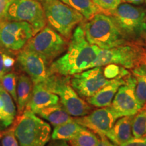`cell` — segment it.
Wrapping results in <instances>:
<instances>
[{"label": "cell", "instance_id": "obj_1", "mask_svg": "<svg viewBox=\"0 0 146 146\" xmlns=\"http://www.w3.org/2000/svg\"><path fill=\"white\" fill-rule=\"evenodd\" d=\"M65 54L49 66V74L72 76L93 68L100 48L87 41L81 23L74 29Z\"/></svg>", "mask_w": 146, "mask_h": 146}, {"label": "cell", "instance_id": "obj_2", "mask_svg": "<svg viewBox=\"0 0 146 146\" xmlns=\"http://www.w3.org/2000/svg\"><path fill=\"white\" fill-rule=\"evenodd\" d=\"M81 25L87 41L102 50L131 43L126 39L110 14L99 12Z\"/></svg>", "mask_w": 146, "mask_h": 146}, {"label": "cell", "instance_id": "obj_3", "mask_svg": "<svg viewBox=\"0 0 146 146\" xmlns=\"http://www.w3.org/2000/svg\"><path fill=\"white\" fill-rule=\"evenodd\" d=\"M14 134L19 146H45L52 137L50 124L26 108L14 121Z\"/></svg>", "mask_w": 146, "mask_h": 146}, {"label": "cell", "instance_id": "obj_4", "mask_svg": "<svg viewBox=\"0 0 146 146\" xmlns=\"http://www.w3.org/2000/svg\"><path fill=\"white\" fill-rule=\"evenodd\" d=\"M109 14L128 41L146 45V10L125 3L120 4Z\"/></svg>", "mask_w": 146, "mask_h": 146}, {"label": "cell", "instance_id": "obj_5", "mask_svg": "<svg viewBox=\"0 0 146 146\" xmlns=\"http://www.w3.org/2000/svg\"><path fill=\"white\" fill-rule=\"evenodd\" d=\"M51 92L59 97L60 103L70 116L82 117L92 111L88 102L78 96L70 85V76L50 74L41 83Z\"/></svg>", "mask_w": 146, "mask_h": 146}, {"label": "cell", "instance_id": "obj_6", "mask_svg": "<svg viewBox=\"0 0 146 146\" xmlns=\"http://www.w3.org/2000/svg\"><path fill=\"white\" fill-rule=\"evenodd\" d=\"M47 23L56 31L69 40L78 25L85 21L81 13L61 0H42Z\"/></svg>", "mask_w": 146, "mask_h": 146}, {"label": "cell", "instance_id": "obj_7", "mask_svg": "<svg viewBox=\"0 0 146 146\" xmlns=\"http://www.w3.org/2000/svg\"><path fill=\"white\" fill-rule=\"evenodd\" d=\"M145 46L141 44L131 43L108 50L100 49L93 68L114 64L132 70L140 65L146 64Z\"/></svg>", "mask_w": 146, "mask_h": 146}, {"label": "cell", "instance_id": "obj_8", "mask_svg": "<svg viewBox=\"0 0 146 146\" xmlns=\"http://www.w3.org/2000/svg\"><path fill=\"white\" fill-rule=\"evenodd\" d=\"M68 45V40L52 27L45 26L29 40L24 48L39 54L50 65L66 50Z\"/></svg>", "mask_w": 146, "mask_h": 146}, {"label": "cell", "instance_id": "obj_9", "mask_svg": "<svg viewBox=\"0 0 146 146\" xmlns=\"http://www.w3.org/2000/svg\"><path fill=\"white\" fill-rule=\"evenodd\" d=\"M3 20L27 22L33 27L35 35L47 25L43 5L36 0H10Z\"/></svg>", "mask_w": 146, "mask_h": 146}, {"label": "cell", "instance_id": "obj_10", "mask_svg": "<svg viewBox=\"0 0 146 146\" xmlns=\"http://www.w3.org/2000/svg\"><path fill=\"white\" fill-rule=\"evenodd\" d=\"M35 35L33 27L24 21H0V48L7 52H19Z\"/></svg>", "mask_w": 146, "mask_h": 146}, {"label": "cell", "instance_id": "obj_11", "mask_svg": "<svg viewBox=\"0 0 146 146\" xmlns=\"http://www.w3.org/2000/svg\"><path fill=\"white\" fill-rule=\"evenodd\" d=\"M112 80L105 78L103 67L97 66L70 76V85L81 98L93 96Z\"/></svg>", "mask_w": 146, "mask_h": 146}, {"label": "cell", "instance_id": "obj_12", "mask_svg": "<svg viewBox=\"0 0 146 146\" xmlns=\"http://www.w3.org/2000/svg\"><path fill=\"white\" fill-rule=\"evenodd\" d=\"M111 106L95 110L89 114L74 118L76 123L92 131L100 137H106L119 118Z\"/></svg>", "mask_w": 146, "mask_h": 146}, {"label": "cell", "instance_id": "obj_13", "mask_svg": "<svg viewBox=\"0 0 146 146\" xmlns=\"http://www.w3.org/2000/svg\"><path fill=\"white\" fill-rule=\"evenodd\" d=\"M136 79L132 74L125 78V83L120 87L115 95L111 106L120 118L135 116L141 108L135 96Z\"/></svg>", "mask_w": 146, "mask_h": 146}, {"label": "cell", "instance_id": "obj_14", "mask_svg": "<svg viewBox=\"0 0 146 146\" xmlns=\"http://www.w3.org/2000/svg\"><path fill=\"white\" fill-rule=\"evenodd\" d=\"M17 62L22 70L32 80L33 85L43 83L50 75V64L44 58L33 51L23 48L18 52Z\"/></svg>", "mask_w": 146, "mask_h": 146}, {"label": "cell", "instance_id": "obj_15", "mask_svg": "<svg viewBox=\"0 0 146 146\" xmlns=\"http://www.w3.org/2000/svg\"><path fill=\"white\" fill-rule=\"evenodd\" d=\"M60 103L58 96L51 92L41 83L33 85L32 95L26 108L35 113L39 110Z\"/></svg>", "mask_w": 146, "mask_h": 146}, {"label": "cell", "instance_id": "obj_16", "mask_svg": "<svg viewBox=\"0 0 146 146\" xmlns=\"http://www.w3.org/2000/svg\"><path fill=\"white\" fill-rule=\"evenodd\" d=\"M125 78H118L112 81L96 94L87 98V102L91 106L96 108H103L111 105L115 95L121 85L125 83Z\"/></svg>", "mask_w": 146, "mask_h": 146}, {"label": "cell", "instance_id": "obj_17", "mask_svg": "<svg viewBox=\"0 0 146 146\" xmlns=\"http://www.w3.org/2000/svg\"><path fill=\"white\" fill-rule=\"evenodd\" d=\"M134 116H123L118 118L106 137L118 146L133 139L134 137L133 135L132 125Z\"/></svg>", "mask_w": 146, "mask_h": 146}, {"label": "cell", "instance_id": "obj_18", "mask_svg": "<svg viewBox=\"0 0 146 146\" xmlns=\"http://www.w3.org/2000/svg\"><path fill=\"white\" fill-rule=\"evenodd\" d=\"M35 114L46 120L54 127L61 125L74 120L60 103L40 109Z\"/></svg>", "mask_w": 146, "mask_h": 146}, {"label": "cell", "instance_id": "obj_19", "mask_svg": "<svg viewBox=\"0 0 146 146\" xmlns=\"http://www.w3.org/2000/svg\"><path fill=\"white\" fill-rule=\"evenodd\" d=\"M33 83L31 78L25 74L18 76L17 80V104L18 115L23 114L26 109L32 95Z\"/></svg>", "mask_w": 146, "mask_h": 146}, {"label": "cell", "instance_id": "obj_20", "mask_svg": "<svg viewBox=\"0 0 146 146\" xmlns=\"http://www.w3.org/2000/svg\"><path fill=\"white\" fill-rule=\"evenodd\" d=\"M0 97L3 101V110L0 120L3 125L7 127L14 123L16 118V110L12 96L0 85Z\"/></svg>", "mask_w": 146, "mask_h": 146}, {"label": "cell", "instance_id": "obj_21", "mask_svg": "<svg viewBox=\"0 0 146 146\" xmlns=\"http://www.w3.org/2000/svg\"><path fill=\"white\" fill-rule=\"evenodd\" d=\"M136 79L135 96L138 104L143 108L146 104V64H142L131 70Z\"/></svg>", "mask_w": 146, "mask_h": 146}, {"label": "cell", "instance_id": "obj_22", "mask_svg": "<svg viewBox=\"0 0 146 146\" xmlns=\"http://www.w3.org/2000/svg\"><path fill=\"white\" fill-rule=\"evenodd\" d=\"M84 127L76 123L74 119L72 121L55 127L51 137L52 140L70 141Z\"/></svg>", "mask_w": 146, "mask_h": 146}, {"label": "cell", "instance_id": "obj_23", "mask_svg": "<svg viewBox=\"0 0 146 146\" xmlns=\"http://www.w3.org/2000/svg\"><path fill=\"white\" fill-rule=\"evenodd\" d=\"M71 8H74L84 16L85 20H89L95 14L101 12L92 0H61Z\"/></svg>", "mask_w": 146, "mask_h": 146}, {"label": "cell", "instance_id": "obj_24", "mask_svg": "<svg viewBox=\"0 0 146 146\" xmlns=\"http://www.w3.org/2000/svg\"><path fill=\"white\" fill-rule=\"evenodd\" d=\"M100 140L96 133L84 127L68 141L70 146H96Z\"/></svg>", "mask_w": 146, "mask_h": 146}, {"label": "cell", "instance_id": "obj_25", "mask_svg": "<svg viewBox=\"0 0 146 146\" xmlns=\"http://www.w3.org/2000/svg\"><path fill=\"white\" fill-rule=\"evenodd\" d=\"M132 132L135 138L146 137V108L143 107L135 115L133 120Z\"/></svg>", "mask_w": 146, "mask_h": 146}, {"label": "cell", "instance_id": "obj_26", "mask_svg": "<svg viewBox=\"0 0 146 146\" xmlns=\"http://www.w3.org/2000/svg\"><path fill=\"white\" fill-rule=\"evenodd\" d=\"M17 80L18 76L15 73L10 72L6 73L1 80V86L12 96L16 103H17Z\"/></svg>", "mask_w": 146, "mask_h": 146}, {"label": "cell", "instance_id": "obj_27", "mask_svg": "<svg viewBox=\"0 0 146 146\" xmlns=\"http://www.w3.org/2000/svg\"><path fill=\"white\" fill-rule=\"evenodd\" d=\"M104 66V68H103L104 75L106 78L108 80L118 78H125L131 74L128 69L124 68L121 66L114 64H110Z\"/></svg>", "mask_w": 146, "mask_h": 146}, {"label": "cell", "instance_id": "obj_28", "mask_svg": "<svg viewBox=\"0 0 146 146\" xmlns=\"http://www.w3.org/2000/svg\"><path fill=\"white\" fill-rule=\"evenodd\" d=\"M94 3L101 11H104V13L110 14L120 4L123 0H92Z\"/></svg>", "mask_w": 146, "mask_h": 146}, {"label": "cell", "instance_id": "obj_29", "mask_svg": "<svg viewBox=\"0 0 146 146\" xmlns=\"http://www.w3.org/2000/svg\"><path fill=\"white\" fill-rule=\"evenodd\" d=\"M1 146H19V143L14 134V129L12 128L3 133Z\"/></svg>", "mask_w": 146, "mask_h": 146}, {"label": "cell", "instance_id": "obj_30", "mask_svg": "<svg viewBox=\"0 0 146 146\" xmlns=\"http://www.w3.org/2000/svg\"><path fill=\"white\" fill-rule=\"evenodd\" d=\"M14 64H15V59L4 52V54H3V65H4L5 72H10L12 68L14 67Z\"/></svg>", "mask_w": 146, "mask_h": 146}, {"label": "cell", "instance_id": "obj_31", "mask_svg": "<svg viewBox=\"0 0 146 146\" xmlns=\"http://www.w3.org/2000/svg\"><path fill=\"white\" fill-rule=\"evenodd\" d=\"M146 139V137L141 138H135L133 137L131 139L129 140L125 143L119 146H142Z\"/></svg>", "mask_w": 146, "mask_h": 146}, {"label": "cell", "instance_id": "obj_32", "mask_svg": "<svg viewBox=\"0 0 146 146\" xmlns=\"http://www.w3.org/2000/svg\"><path fill=\"white\" fill-rule=\"evenodd\" d=\"M4 50L0 48V81L2 79L3 76L6 74L4 65H3V54H4Z\"/></svg>", "mask_w": 146, "mask_h": 146}, {"label": "cell", "instance_id": "obj_33", "mask_svg": "<svg viewBox=\"0 0 146 146\" xmlns=\"http://www.w3.org/2000/svg\"><path fill=\"white\" fill-rule=\"evenodd\" d=\"M9 1L10 0H0V21L4 19L5 9Z\"/></svg>", "mask_w": 146, "mask_h": 146}, {"label": "cell", "instance_id": "obj_34", "mask_svg": "<svg viewBox=\"0 0 146 146\" xmlns=\"http://www.w3.org/2000/svg\"><path fill=\"white\" fill-rule=\"evenodd\" d=\"M96 146H118L115 145L114 143H112V141H110L106 137H100V140L99 143Z\"/></svg>", "mask_w": 146, "mask_h": 146}, {"label": "cell", "instance_id": "obj_35", "mask_svg": "<svg viewBox=\"0 0 146 146\" xmlns=\"http://www.w3.org/2000/svg\"><path fill=\"white\" fill-rule=\"evenodd\" d=\"M46 146H70L65 140H52Z\"/></svg>", "mask_w": 146, "mask_h": 146}, {"label": "cell", "instance_id": "obj_36", "mask_svg": "<svg viewBox=\"0 0 146 146\" xmlns=\"http://www.w3.org/2000/svg\"><path fill=\"white\" fill-rule=\"evenodd\" d=\"M124 1H126V2L129 3H131V4H141L143 3L145 0H124Z\"/></svg>", "mask_w": 146, "mask_h": 146}, {"label": "cell", "instance_id": "obj_37", "mask_svg": "<svg viewBox=\"0 0 146 146\" xmlns=\"http://www.w3.org/2000/svg\"><path fill=\"white\" fill-rule=\"evenodd\" d=\"M2 110H3V101H2V99H1V98L0 97V117H1Z\"/></svg>", "mask_w": 146, "mask_h": 146}, {"label": "cell", "instance_id": "obj_38", "mask_svg": "<svg viewBox=\"0 0 146 146\" xmlns=\"http://www.w3.org/2000/svg\"><path fill=\"white\" fill-rule=\"evenodd\" d=\"M142 146H146V139H145V142H144V143L143 144V145H142Z\"/></svg>", "mask_w": 146, "mask_h": 146}, {"label": "cell", "instance_id": "obj_39", "mask_svg": "<svg viewBox=\"0 0 146 146\" xmlns=\"http://www.w3.org/2000/svg\"><path fill=\"white\" fill-rule=\"evenodd\" d=\"M144 107H145V108H146V104H145V106H144Z\"/></svg>", "mask_w": 146, "mask_h": 146}, {"label": "cell", "instance_id": "obj_40", "mask_svg": "<svg viewBox=\"0 0 146 146\" xmlns=\"http://www.w3.org/2000/svg\"><path fill=\"white\" fill-rule=\"evenodd\" d=\"M0 138H1V134H0Z\"/></svg>", "mask_w": 146, "mask_h": 146}, {"label": "cell", "instance_id": "obj_41", "mask_svg": "<svg viewBox=\"0 0 146 146\" xmlns=\"http://www.w3.org/2000/svg\"><path fill=\"white\" fill-rule=\"evenodd\" d=\"M145 1H146V0H145Z\"/></svg>", "mask_w": 146, "mask_h": 146}]
</instances>
